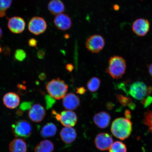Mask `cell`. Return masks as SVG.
<instances>
[{
	"instance_id": "1",
	"label": "cell",
	"mask_w": 152,
	"mask_h": 152,
	"mask_svg": "<svg viewBox=\"0 0 152 152\" xmlns=\"http://www.w3.org/2000/svg\"><path fill=\"white\" fill-rule=\"evenodd\" d=\"M132 128V123L130 119L121 117L113 121L111 130L114 136L119 140H124L130 135Z\"/></svg>"
},
{
	"instance_id": "2",
	"label": "cell",
	"mask_w": 152,
	"mask_h": 152,
	"mask_svg": "<svg viewBox=\"0 0 152 152\" xmlns=\"http://www.w3.org/2000/svg\"><path fill=\"white\" fill-rule=\"evenodd\" d=\"M126 69V60L122 57L115 56L110 58L106 72L113 78L118 79L125 75Z\"/></svg>"
},
{
	"instance_id": "3",
	"label": "cell",
	"mask_w": 152,
	"mask_h": 152,
	"mask_svg": "<svg viewBox=\"0 0 152 152\" xmlns=\"http://www.w3.org/2000/svg\"><path fill=\"white\" fill-rule=\"evenodd\" d=\"M46 89L50 96L56 100L63 98L67 92L68 86L59 78L52 80L47 83Z\"/></svg>"
},
{
	"instance_id": "4",
	"label": "cell",
	"mask_w": 152,
	"mask_h": 152,
	"mask_svg": "<svg viewBox=\"0 0 152 152\" xmlns=\"http://www.w3.org/2000/svg\"><path fill=\"white\" fill-rule=\"evenodd\" d=\"M11 130L16 137L26 139L31 136L33 130L29 122L26 120H20L12 125Z\"/></svg>"
},
{
	"instance_id": "5",
	"label": "cell",
	"mask_w": 152,
	"mask_h": 152,
	"mask_svg": "<svg viewBox=\"0 0 152 152\" xmlns=\"http://www.w3.org/2000/svg\"><path fill=\"white\" fill-rule=\"evenodd\" d=\"M129 94L136 100H142L148 96V87L143 82H134L129 87L127 94Z\"/></svg>"
},
{
	"instance_id": "6",
	"label": "cell",
	"mask_w": 152,
	"mask_h": 152,
	"mask_svg": "<svg viewBox=\"0 0 152 152\" xmlns=\"http://www.w3.org/2000/svg\"><path fill=\"white\" fill-rule=\"evenodd\" d=\"M105 45L104 37L99 35L90 36L86 42V47L90 52L93 53H99L103 49Z\"/></svg>"
},
{
	"instance_id": "7",
	"label": "cell",
	"mask_w": 152,
	"mask_h": 152,
	"mask_svg": "<svg viewBox=\"0 0 152 152\" xmlns=\"http://www.w3.org/2000/svg\"><path fill=\"white\" fill-rule=\"evenodd\" d=\"M47 26L44 19L41 17H35L30 21L28 24V29L30 33L38 35L44 33Z\"/></svg>"
},
{
	"instance_id": "8",
	"label": "cell",
	"mask_w": 152,
	"mask_h": 152,
	"mask_svg": "<svg viewBox=\"0 0 152 152\" xmlns=\"http://www.w3.org/2000/svg\"><path fill=\"white\" fill-rule=\"evenodd\" d=\"M113 142V140L112 137L106 133H101L98 134L94 140L96 148L101 151L109 149Z\"/></svg>"
},
{
	"instance_id": "9",
	"label": "cell",
	"mask_w": 152,
	"mask_h": 152,
	"mask_svg": "<svg viewBox=\"0 0 152 152\" xmlns=\"http://www.w3.org/2000/svg\"><path fill=\"white\" fill-rule=\"evenodd\" d=\"M150 23L148 20L144 18L137 19L133 23L132 30L134 33L140 37H144L149 31Z\"/></svg>"
},
{
	"instance_id": "10",
	"label": "cell",
	"mask_w": 152,
	"mask_h": 152,
	"mask_svg": "<svg viewBox=\"0 0 152 152\" xmlns=\"http://www.w3.org/2000/svg\"><path fill=\"white\" fill-rule=\"evenodd\" d=\"M57 120L60 121L63 126L65 127L75 126L77 121V115L75 112L71 110H65L59 114Z\"/></svg>"
},
{
	"instance_id": "11",
	"label": "cell",
	"mask_w": 152,
	"mask_h": 152,
	"mask_svg": "<svg viewBox=\"0 0 152 152\" xmlns=\"http://www.w3.org/2000/svg\"><path fill=\"white\" fill-rule=\"evenodd\" d=\"M46 112L43 106L39 104H33L28 112V117L33 122L39 123L44 119Z\"/></svg>"
},
{
	"instance_id": "12",
	"label": "cell",
	"mask_w": 152,
	"mask_h": 152,
	"mask_svg": "<svg viewBox=\"0 0 152 152\" xmlns=\"http://www.w3.org/2000/svg\"><path fill=\"white\" fill-rule=\"evenodd\" d=\"M62 104L66 109L73 111L77 109L80 105V99L75 94L70 93L66 94L63 98Z\"/></svg>"
},
{
	"instance_id": "13",
	"label": "cell",
	"mask_w": 152,
	"mask_h": 152,
	"mask_svg": "<svg viewBox=\"0 0 152 152\" xmlns=\"http://www.w3.org/2000/svg\"><path fill=\"white\" fill-rule=\"evenodd\" d=\"M25 22L22 18L14 17L9 19L7 26L12 33L18 34L22 33L25 28Z\"/></svg>"
},
{
	"instance_id": "14",
	"label": "cell",
	"mask_w": 152,
	"mask_h": 152,
	"mask_svg": "<svg viewBox=\"0 0 152 152\" xmlns=\"http://www.w3.org/2000/svg\"><path fill=\"white\" fill-rule=\"evenodd\" d=\"M54 23L56 27L62 31L69 29L72 26V20L68 15L61 14L56 15L54 19Z\"/></svg>"
},
{
	"instance_id": "15",
	"label": "cell",
	"mask_w": 152,
	"mask_h": 152,
	"mask_svg": "<svg viewBox=\"0 0 152 152\" xmlns=\"http://www.w3.org/2000/svg\"><path fill=\"white\" fill-rule=\"evenodd\" d=\"M3 101L6 107L9 109H14L18 107L20 104V98L16 93L10 92L4 95Z\"/></svg>"
},
{
	"instance_id": "16",
	"label": "cell",
	"mask_w": 152,
	"mask_h": 152,
	"mask_svg": "<svg viewBox=\"0 0 152 152\" xmlns=\"http://www.w3.org/2000/svg\"><path fill=\"white\" fill-rule=\"evenodd\" d=\"M111 119V116L109 113L105 111H102L94 116L93 121L99 128L104 129L109 126Z\"/></svg>"
},
{
	"instance_id": "17",
	"label": "cell",
	"mask_w": 152,
	"mask_h": 152,
	"mask_svg": "<svg viewBox=\"0 0 152 152\" xmlns=\"http://www.w3.org/2000/svg\"><path fill=\"white\" fill-rule=\"evenodd\" d=\"M60 134L61 140L66 144L72 143L77 137V132L72 127H65L62 128Z\"/></svg>"
},
{
	"instance_id": "18",
	"label": "cell",
	"mask_w": 152,
	"mask_h": 152,
	"mask_svg": "<svg viewBox=\"0 0 152 152\" xmlns=\"http://www.w3.org/2000/svg\"><path fill=\"white\" fill-rule=\"evenodd\" d=\"M9 150L10 152H26L27 144L22 139H15L10 143Z\"/></svg>"
},
{
	"instance_id": "19",
	"label": "cell",
	"mask_w": 152,
	"mask_h": 152,
	"mask_svg": "<svg viewBox=\"0 0 152 152\" xmlns=\"http://www.w3.org/2000/svg\"><path fill=\"white\" fill-rule=\"evenodd\" d=\"M48 9L53 15L62 14L65 11V6L61 0H52L48 4Z\"/></svg>"
},
{
	"instance_id": "20",
	"label": "cell",
	"mask_w": 152,
	"mask_h": 152,
	"mask_svg": "<svg viewBox=\"0 0 152 152\" xmlns=\"http://www.w3.org/2000/svg\"><path fill=\"white\" fill-rule=\"evenodd\" d=\"M57 131L56 125L52 123H49L43 127L40 134L43 138L53 137L56 135Z\"/></svg>"
},
{
	"instance_id": "21",
	"label": "cell",
	"mask_w": 152,
	"mask_h": 152,
	"mask_svg": "<svg viewBox=\"0 0 152 152\" xmlns=\"http://www.w3.org/2000/svg\"><path fill=\"white\" fill-rule=\"evenodd\" d=\"M54 144L48 140H44L37 144L35 149V152H53Z\"/></svg>"
},
{
	"instance_id": "22",
	"label": "cell",
	"mask_w": 152,
	"mask_h": 152,
	"mask_svg": "<svg viewBox=\"0 0 152 152\" xmlns=\"http://www.w3.org/2000/svg\"><path fill=\"white\" fill-rule=\"evenodd\" d=\"M116 97L119 103L121 105L127 106L132 110H134L135 108V104L132 102V99L130 98L119 94L116 95Z\"/></svg>"
},
{
	"instance_id": "23",
	"label": "cell",
	"mask_w": 152,
	"mask_h": 152,
	"mask_svg": "<svg viewBox=\"0 0 152 152\" xmlns=\"http://www.w3.org/2000/svg\"><path fill=\"white\" fill-rule=\"evenodd\" d=\"M101 80L99 78L94 77L87 82V86L89 91L92 92H96L100 87Z\"/></svg>"
},
{
	"instance_id": "24",
	"label": "cell",
	"mask_w": 152,
	"mask_h": 152,
	"mask_svg": "<svg viewBox=\"0 0 152 152\" xmlns=\"http://www.w3.org/2000/svg\"><path fill=\"white\" fill-rule=\"evenodd\" d=\"M110 152H126V146L123 142H115L112 144L109 149Z\"/></svg>"
},
{
	"instance_id": "25",
	"label": "cell",
	"mask_w": 152,
	"mask_h": 152,
	"mask_svg": "<svg viewBox=\"0 0 152 152\" xmlns=\"http://www.w3.org/2000/svg\"><path fill=\"white\" fill-rule=\"evenodd\" d=\"M12 0H0V18L6 15V12L12 4Z\"/></svg>"
},
{
	"instance_id": "26",
	"label": "cell",
	"mask_w": 152,
	"mask_h": 152,
	"mask_svg": "<svg viewBox=\"0 0 152 152\" xmlns=\"http://www.w3.org/2000/svg\"><path fill=\"white\" fill-rule=\"evenodd\" d=\"M143 121L144 124L147 125L152 133V112L148 111L144 113Z\"/></svg>"
},
{
	"instance_id": "27",
	"label": "cell",
	"mask_w": 152,
	"mask_h": 152,
	"mask_svg": "<svg viewBox=\"0 0 152 152\" xmlns=\"http://www.w3.org/2000/svg\"><path fill=\"white\" fill-rule=\"evenodd\" d=\"M26 54L25 51L22 49H18L15 51L14 54L15 59L19 62H22L25 59Z\"/></svg>"
},
{
	"instance_id": "28",
	"label": "cell",
	"mask_w": 152,
	"mask_h": 152,
	"mask_svg": "<svg viewBox=\"0 0 152 152\" xmlns=\"http://www.w3.org/2000/svg\"><path fill=\"white\" fill-rule=\"evenodd\" d=\"M45 100L47 104V107L48 109H49L55 103V100L54 98L50 96L49 95H47L45 96Z\"/></svg>"
},
{
	"instance_id": "29",
	"label": "cell",
	"mask_w": 152,
	"mask_h": 152,
	"mask_svg": "<svg viewBox=\"0 0 152 152\" xmlns=\"http://www.w3.org/2000/svg\"><path fill=\"white\" fill-rule=\"evenodd\" d=\"M142 103L144 107H147L152 103V96H148L142 100Z\"/></svg>"
},
{
	"instance_id": "30",
	"label": "cell",
	"mask_w": 152,
	"mask_h": 152,
	"mask_svg": "<svg viewBox=\"0 0 152 152\" xmlns=\"http://www.w3.org/2000/svg\"><path fill=\"white\" fill-rule=\"evenodd\" d=\"M31 102H24L21 104L20 109L22 110H26L30 109V107H31Z\"/></svg>"
},
{
	"instance_id": "31",
	"label": "cell",
	"mask_w": 152,
	"mask_h": 152,
	"mask_svg": "<svg viewBox=\"0 0 152 152\" xmlns=\"http://www.w3.org/2000/svg\"><path fill=\"white\" fill-rule=\"evenodd\" d=\"M37 40L34 38L30 39L28 41V44L31 47H35L37 46Z\"/></svg>"
},
{
	"instance_id": "32",
	"label": "cell",
	"mask_w": 152,
	"mask_h": 152,
	"mask_svg": "<svg viewBox=\"0 0 152 152\" xmlns=\"http://www.w3.org/2000/svg\"><path fill=\"white\" fill-rule=\"evenodd\" d=\"M45 56V51L43 50L42 49L38 51L37 53V56L38 58L40 59L44 58Z\"/></svg>"
},
{
	"instance_id": "33",
	"label": "cell",
	"mask_w": 152,
	"mask_h": 152,
	"mask_svg": "<svg viewBox=\"0 0 152 152\" xmlns=\"http://www.w3.org/2000/svg\"><path fill=\"white\" fill-rule=\"evenodd\" d=\"M86 90L83 87H78L76 90V92H77V94L81 95L84 94L86 92Z\"/></svg>"
},
{
	"instance_id": "34",
	"label": "cell",
	"mask_w": 152,
	"mask_h": 152,
	"mask_svg": "<svg viewBox=\"0 0 152 152\" xmlns=\"http://www.w3.org/2000/svg\"><path fill=\"white\" fill-rule=\"evenodd\" d=\"M2 51L6 56H9L11 53L10 49L9 47H6L4 48Z\"/></svg>"
},
{
	"instance_id": "35",
	"label": "cell",
	"mask_w": 152,
	"mask_h": 152,
	"mask_svg": "<svg viewBox=\"0 0 152 152\" xmlns=\"http://www.w3.org/2000/svg\"><path fill=\"white\" fill-rule=\"evenodd\" d=\"M66 68L67 71L71 72L73 71L74 69L73 65L71 64H67L66 66Z\"/></svg>"
},
{
	"instance_id": "36",
	"label": "cell",
	"mask_w": 152,
	"mask_h": 152,
	"mask_svg": "<svg viewBox=\"0 0 152 152\" xmlns=\"http://www.w3.org/2000/svg\"><path fill=\"white\" fill-rule=\"evenodd\" d=\"M125 117H126V118L129 119H130L131 118V115L130 112V111H128V110H126V112H125Z\"/></svg>"
},
{
	"instance_id": "37",
	"label": "cell",
	"mask_w": 152,
	"mask_h": 152,
	"mask_svg": "<svg viewBox=\"0 0 152 152\" xmlns=\"http://www.w3.org/2000/svg\"><path fill=\"white\" fill-rule=\"evenodd\" d=\"M148 70L150 75H151L152 77V64H150V65L148 66Z\"/></svg>"
},
{
	"instance_id": "38",
	"label": "cell",
	"mask_w": 152,
	"mask_h": 152,
	"mask_svg": "<svg viewBox=\"0 0 152 152\" xmlns=\"http://www.w3.org/2000/svg\"><path fill=\"white\" fill-rule=\"evenodd\" d=\"M45 77H46V75L45 73H41L39 75V79L42 80H44L45 79Z\"/></svg>"
},
{
	"instance_id": "39",
	"label": "cell",
	"mask_w": 152,
	"mask_h": 152,
	"mask_svg": "<svg viewBox=\"0 0 152 152\" xmlns=\"http://www.w3.org/2000/svg\"><path fill=\"white\" fill-rule=\"evenodd\" d=\"M3 35V31L2 30L1 28L0 27V39H1Z\"/></svg>"
},
{
	"instance_id": "40",
	"label": "cell",
	"mask_w": 152,
	"mask_h": 152,
	"mask_svg": "<svg viewBox=\"0 0 152 152\" xmlns=\"http://www.w3.org/2000/svg\"><path fill=\"white\" fill-rule=\"evenodd\" d=\"M3 49H2L1 45H0V53H1L2 52Z\"/></svg>"
}]
</instances>
